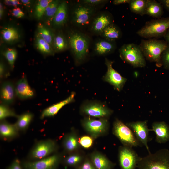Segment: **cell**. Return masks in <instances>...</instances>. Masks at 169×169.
Instances as JSON below:
<instances>
[{
  "label": "cell",
  "mask_w": 169,
  "mask_h": 169,
  "mask_svg": "<svg viewBox=\"0 0 169 169\" xmlns=\"http://www.w3.org/2000/svg\"><path fill=\"white\" fill-rule=\"evenodd\" d=\"M139 46L146 59L155 63L158 67L161 66V55L167 46L165 40L155 38L142 39Z\"/></svg>",
  "instance_id": "obj_1"
},
{
  "label": "cell",
  "mask_w": 169,
  "mask_h": 169,
  "mask_svg": "<svg viewBox=\"0 0 169 169\" xmlns=\"http://www.w3.org/2000/svg\"><path fill=\"white\" fill-rule=\"evenodd\" d=\"M169 29V17L147 21L136 34L146 39L163 37Z\"/></svg>",
  "instance_id": "obj_2"
},
{
  "label": "cell",
  "mask_w": 169,
  "mask_h": 169,
  "mask_svg": "<svg viewBox=\"0 0 169 169\" xmlns=\"http://www.w3.org/2000/svg\"><path fill=\"white\" fill-rule=\"evenodd\" d=\"M137 167L138 169H169V150L161 149L140 157Z\"/></svg>",
  "instance_id": "obj_3"
},
{
  "label": "cell",
  "mask_w": 169,
  "mask_h": 169,
  "mask_svg": "<svg viewBox=\"0 0 169 169\" xmlns=\"http://www.w3.org/2000/svg\"><path fill=\"white\" fill-rule=\"evenodd\" d=\"M120 56L134 68H142L146 64V59L139 45L133 43L124 44L119 49Z\"/></svg>",
  "instance_id": "obj_4"
},
{
  "label": "cell",
  "mask_w": 169,
  "mask_h": 169,
  "mask_svg": "<svg viewBox=\"0 0 169 169\" xmlns=\"http://www.w3.org/2000/svg\"><path fill=\"white\" fill-rule=\"evenodd\" d=\"M113 131V134L124 146L131 148L142 146V145L137 140L131 129L118 119L116 120L114 122Z\"/></svg>",
  "instance_id": "obj_5"
},
{
  "label": "cell",
  "mask_w": 169,
  "mask_h": 169,
  "mask_svg": "<svg viewBox=\"0 0 169 169\" xmlns=\"http://www.w3.org/2000/svg\"><path fill=\"white\" fill-rule=\"evenodd\" d=\"M69 43L77 61H81L88 52V39L83 34L78 32H74L70 35Z\"/></svg>",
  "instance_id": "obj_6"
},
{
  "label": "cell",
  "mask_w": 169,
  "mask_h": 169,
  "mask_svg": "<svg viewBox=\"0 0 169 169\" xmlns=\"http://www.w3.org/2000/svg\"><path fill=\"white\" fill-rule=\"evenodd\" d=\"M57 145L53 140L48 139L36 143L29 153V157L32 159L38 160L47 157L54 152Z\"/></svg>",
  "instance_id": "obj_7"
},
{
  "label": "cell",
  "mask_w": 169,
  "mask_h": 169,
  "mask_svg": "<svg viewBox=\"0 0 169 169\" xmlns=\"http://www.w3.org/2000/svg\"><path fill=\"white\" fill-rule=\"evenodd\" d=\"M140 157L132 148L124 146L119 149V161L121 169H135Z\"/></svg>",
  "instance_id": "obj_8"
},
{
  "label": "cell",
  "mask_w": 169,
  "mask_h": 169,
  "mask_svg": "<svg viewBox=\"0 0 169 169\" xmlns=\"http://www.w3.org/2000/svg\"><path fill=\"white\" fill-rule=\"evenodd\" d=\"M147 121H137L126 123L132 130L137 140L144 146L147 150L148 154L150 151L148 145L149 132L152 131L148 128Z\"/></svg>",
  "instance_id": "obj_9"
},
{
  "label": "cell",
  "mask_w": 169,
  "mask_h": 169,
  "mask_svg": "<svg viewBox=\"0 0 169 169\" xmlns=\"http://www.w3.org/2000/svg\"><path fill=\"white\" fill-rule=\"evenodd\" d=\"M105 64L107 67V71L103 77L104 80L113 86L118 91L121 90L127 79L122 76L113 68V61L105 59Z\"/></svg>",
  "instance_id": "obj_10"
},
{
  "label": "cell",
  "mask_w": 169,
  "mask_h": 169,
  "mask_svg": "<svg viewBox=\"0 0 169 169\" xmlns=\"http://www.w3.org/2000/svg\"><path fill=\"white\" fill-rule=\"evenodd\" d=\"M83 125L87 131L94 137L105 132L109 125L108 120L106 119L95 120L89 118L84 120Z\"/></svg>",
  "instance_id": "obj_11"
},
{
  "label": "cell",
  "mask_w": 169,
  "mask_h": 169,
  "mask_svg": "<svg viewBox=\"0 0 169 169\" xmlns=\"http://www.w3.org/2000/svg\"><path fill=\"white\" fill-rule=\"evenodd\" d=\"M59 159L58 155L53 154L35 161L26 162L24 166L25 169H54Z\"/></svg>",
  "instance_id": "obj_12"
},
{
  "label": "cell",
  "mask_w": 169,
  "mask_h": 169,
  "mask_svg": "<svg viewBox=\"0 0 169 169\" xmlns=\"http://www.w3.org/2000/svg\"><path fill=\"white\" fill-rule=\"evenodd\" d=\"M94 12L91 6L85 4L78 6L74 12L73 19L77 25L84 26L89 23Z\"/></svg>",
  "instance_id": "obj_13"
},
{
  "label": "cell",
  "mask_w": 169,
  "mask_h": 169,
  "mask_svg": "<svg viewBox=\"0 0 169 169\" xmlns=\"http://www.w3.org/2000/svg\"><path fill=\"white\" fill-rule=\"evenodd\" d=\"M82 110L87 115L99 118L108 117L112 113V111L106 106L97 103L86 105L83 107Z\"/></svg>",
  "instance_id": "obj_14"
},
{
  "label": "cell",
  "mask_w": 169,
  "mask_h": 169,
  "mask_svg": "<svg viewBox=\"0 0 169 169\" xmlns=\"http://www.w3.org/2000/svg\"><path fill=\"white\" fill-rule=\"evenodd\" d=\"M152 131L156 134V141L163 143L169 140V127L164 121L155 122L152 125Z\"/></svg>",
  "instance_id": "obj_15"
},
{
  "label": "cell",
  "mask_w": 169,
  "mask_h": 169,
  "mask_svg": "<svg viewBox=\"0 0 169 169\" xmlns=\"http://www.w3.org/2000/svg\"><path fill=\"white\" fill-rule=\"evenodd\" d=\"M75 95L74 92H72L70 95L64 100L44 109L41 114L40 118L43 119L46 117L54 116L63 107L74 101Z\"/></svg>",
  "instance_id": "obj_16"
},
{
  "label": "cell",
  "mask_w": 169,
  "mask_h": 169,
  "mask_svg": "<svg viewBox=\"0 0 169 169\" xmlns=\"http://www.w3.org/2000/svg\"><path fill=\"white\" fill-rule=\"evenodd\" d=\"M15 90L16 95L21 99H28L33 97L34 95L33 90L25 77L22 78L18 81Z\"/></svg>",
  "instance_id": "obj_17"
},
{
  "label": "cell",
  "mask_w": 169,
  "mask_h": 169,
  "mask_svg": "<svg viewBox=\"0 0 169 169\" xmlns=\"http://www.w3.org/2000/svg\"><path fill=\"white\" fill-rule=\"evenodd\" d=\"M111 17L109 14H102L96 17L93 20L92 30L96 33H102L104 29L112 23Z\"/></svg>",
  "instance_id": "obj_18"
},
{
  "label": "cell",
  "mask_w": 169,
  "mask_h": 169,
  "mask_svg": "<svg viewBox=\"0 0 169 169\" xmlns=\"http://www.w3.org/2000/svg\"><path fill=\"white\" fill-rule=\"evenodd\" d=\"M16 94L15 88L10 82H6L3 84L1 91V98L4 104H10L14 101Z\"/></svg>",
  "instance_id": "obj_19"
},
{
  "label": "cell",
  "mask_w": 169,
  "mask_h": 169,
  "mask_svg": "<svg viewBox=\"0 0 169 169\" xmlns=\"http://www.w3.org/2000/svg\"><path fill=\"white\" fill-rule=\"evenodd\" d=\"M163 8L159 2L154 0H147L145 15L157 18H161L164 13Z\"/></svg>",
  "instance_id": "obj_20"
},
{
  "label": "cell",
  "mask_w": 169,
  "mask_h": 169,
  "mask_svg": "<svg viewBox=\"0 0 169 169\" xmlns=\"http://www.w3.org/2000/svg\"><path fill=\"white\" fill-rule=\"evenodd\" d=\"M19 131L14 124L3 121L0 124V135L2 138L9 140L16 137L18 135Z\"/></svg>",
  "instance_id": "obj_21"
},
{
  "label": "cell",
  "mask_w": 169,
  "mask_h": 169,
  "mask_svg": "<svg viewBox=\"0 0 169 169\" xmlns=\"http://www.w3.org/2000/svg\"><path fill=\"white\" fill-rule=\"evenodd\" d=\"M92 161L96 169H112L115 165L104 156L99 153L94 154Z\"/></svg>",
  "instance_id": "obj_22"
},
{
  "label": "cell",
  "mask_w": 169,
  "mask_h": 169,
  "mask_svg": "<svg viewBox=\"0 0 169 169\" xmlns=\"http://www.w3.org/2000/svg\"><path fill=\"white\" fill-rule=\"evenodd\" d=\"M67 18V4L65 1L59 4L53 21L54 25L61 26L64 24Z\"/></svg>",
  "instance_id": "obj_23"
},
{
  "label": "cell",
  "mask_w": 169,
  "mask_h": 169,
  "mask_svg": "<svg viewBox=\"0 0 169 169\" xmlns=\"http://www.w3.org/2000/svg\"><path fill=\"white\" fill-rule=\"evenodd\" d=\"M116 46L114 42L106 39L100 40L95 44V50L99 55H104L113 52Z\"/></svg>",
  "instance_id": "obj_24"
},
{
  "label": "cell",
  "mask_w": 169,
  "mask_h": 169,
  "mask_svg": "<svg viewBox=\"0 0 169 169\" xmlns=\"http://www.w3.org/2000/svg\"><path fill=\"white\" fill-rule=\"evenodd\" d=\"M101 33L105 39L112 42L119 39L121 36L120 29L113 23L107 26Z\"/></svg>",
  "instance_id": "obj_25"
},
{
  "label": "cell",
  "mask_w": 169,
  "mask_h": 169,
  "mask_svg": "<svg viewBox=\"0 0 169 169\" xmlns=\"http://www.w3.org/2000/svg\"><path fill=\"white\" fill-rule=\"evenodd\" d=\"M33 117V115L26 112L18 115L16 122L14 124L19 131H24L28 128Z\"/></svg>",
  "instance_id": "obj_26"
},
{
  "label": "cell",
  "mask_w": 169,
  "mask_h": 169,
  "mask_svg": "<svg viewBox=\"0 0 169 169\" xmlns=\"http://www.w3.org/2000/svg\"><path fill=\"white\" fill-rule=\"evenodd\" d=\"M147 0H131L128 3L131 11L136 14L143 16L145 12Z\"/></svg>",
  "instance_id": "obj_27"
},
{
  "label": "cell",
  "mask_w": 169,
  "mask_h": 169,
  "mask_svg": "<svg viewBox=\"0 0 169 169\" xmlns=\"http://www.w3.org/2000/svg\"><path fill=\"white\" fill-rule=\"evenodd\" d=\"M78 142L76 136L74 134L71 133L65 137L63 142L64 147L67 151H73L78 147Z\"/></svg>",
  "instance_id": "obj_28"
},
{
  "label": "cell",
  "mask_w": 169,
  "mask_h": 169,
  "mask_svg": "<svg viewBox=\"0 0 169 169\" xmlns=\"http://www.w3.org/2000/svg\"><path fill=\"white\" fill-rule=\"evenodd\" d=\"M1 35L3 39L6 41L11 42L18 40L19 37L17 29L12 27H8L2 30Z\"/></svg>",
  "instance_id": "obj_29"
},
{
  "label": "cell",
  "mask_w": 169,
  "mask_h": 169,
  "mask_svg": "<svg viewBox=\"0 0 169 169\" xmlns=\"http://www.w3.org/2000/svg\"><path fill=\"white\" fill-rule=\"evenodd\" d=\"M38 34L50 45L53 40V36L51 32L41 23L38 24Z\"/></svg>",
  "instance_id": "obj_30"
},
{
  "label": "cell",
  "mask_w": 169,
  "mask_h": 169,
  "mask_svg": "<svg viewBox=\"0 0 169 169\" xmlns=\"http://www.w3.org/2000/svg\"><path fill=\"white\" fill-rule=\"evenodd\" d=\"M52 1L51 0H40L38 1L35 11V14L38 18L40 19L43 17L47 7Z\"/></svg>",
  "instance_id": "obj_31"
},
{
  "label": "cell",
  "mask_w": 169,
  "mask_h": 169,
  "mask_svg": "<svg viewBox=\"0 0 169 169\" xmlns=\"http://www.w3.org/2000/svg\"><path fill=\"white\" fill-rule=\"evenodd\" d=\"M36 44L37 48L42 52L50 54L52 52L50 44L44 40L38 34L37 35Z\"/></svg>",
  "instance_id": "obj_32"
},
{
  "label": "cell",
  "mask_w": 169,
  "mask_h": 169,
  "mask_svg": "<svg viewBox=\"0 0 169 169\" xmlns=\"http://www.w3.org/2000/svg\"><path fill=\"white\" fill-rule=\"evenodd\" d=\"M59 4L58 0H52L46 8L44 13L46 16L53 20Z\"/></svg>",
  "instance_id": "obj_33"
},
{
  "label": "cell",
  "mask_w": 169,
  "mask_h": 169,
  "mask_svg": "<svg viewBox=\"0 0 169 169\" xmlns=\"http://www.w3.org/2000/svg\"><path fill=\"white\" fill-rule=\"evenodd\" d=\"M54 44L55 49L58 51L64 50L68 46L66 40L60 34H59L55 37L54 40Z\"/></svg>",
  "instance_id": "obj_34"
},
{
  "label": "cell",
  "mask_w": 169,
  "mask_h": 169,
  "mask_svg": "<svg viewBox=\"0 0 169 169\" xmlns=\"http://www.w3.org/2000/svg\"><path fill=\"white\" fill-rule=\"evenodd\" d=\"M4 55L11 67L13 68L17 55L16 50L14 49H8L4 53Z\"/></svg>",
  "instance_id": "obj_35"
},
{
  "label": "cell",
  "mask_w": 169,
  "mask_h": 169,
  "mask_svg": "<svg viewBox=\"0 0 169 169\" xmlns=\"http://www.w3.org/2000/svg\"><path fill=\"white\" fill-rule=\"evenodd\" d=\"M17 115L15 112L5 105H1L0 106V119L3 120L9 117H17Z\"/></svg>",
  "instance_id": "obj_36"
},
{
  "label": "cell",
  "mask_w": 169,
  "mask_h": 169,
  "mask_svg": "<svg viewBox=\"0 0 169 169\" xmlns=\"http://www.w3.org/2000/svg\"><path fill=\"white\" fill-rule=\"evenodd\" d=\"M161 66L166 69L169 70V46L162 53L161 57Z\"/></svg>",
  "instance_id": "obj_37"
},
{
  "label": "cell",
  "mask_w": 169,
  "mask_h": 169,
  "mask_svg": "<svg viewBox=\"0 0 169 169\" xmlns=\"http://www.w3.org/2000/svg\"><path fill=\"white\" fill-rule=\"evenodd\" d=\"M81 159V157L80 156L74 154L67 157L65 160V161L68 165H74L79 162Z\"/></svg>",
  "instance_id": "obj_38"
},
{
  "label": "cell",
  "mask_w": 169,
  "mask_h": 169,
  "mask_svg": "<svg viewBox=\"0 0 169 169\" xmlns=\"http://www.w3.org/2000/svg\"><path fill=\"white\" fill-rule=\"evenodd\" d=\"M79 142L83 147L88 148L91 146L93 141L91 138L89 136H85L80 138Z\"/></svg>",
  "instance_id": "obj_39"
},
{
  "label": "cell",
  "mask_w": 169,
  "mask_h": 169,
  "mask_svg": "<svg viewBox=\"0 0 169 169\" xmlns=\"http://www.w3.org/2000/svg\"><path fill=\"white\" fill-rule=\"evenodd\" d=\"M106 1L102 0H85L83 1V3L84 4L92 7L97 5Z\"/></svg>",
  "instance_id": "obj_40"
},
{
  "label": "cell",
  "mask_w": 169,
  "mask_h": 169,
  "mask_svg": "<svg viewBox=\"0 0 169 169\" xmlns=\"http://www.w3.org/2000/svg\"><path fill=\"white\" fill-rule=\"evenodd\" d=\"M12 14L13 16L18 18H21L24 15V13L21 9L19 7H16L13 9Z\"/></svg>",
  "instance_id": "obj_41"
},
{
  "label": "cell",
  "mask_w": 169,
  "mask_h": 169,
  "mask_svg": "<svg viewBox=\"0 0 169 169\" xmlns=\"http://www.w3.org/2000/svg\"><path fill=\"white\" fill-rule=\"evenodd\" d=\"M8 169H22L19 161L17 159L15 160L10 166Z\"/></svg>",
  "instance_id": "obj_42"
},
{
  "label": "cell",
  "mask_w": 169,
  "mask_h": 169,
  "mask_svg": "<svg viewBox=\"0 0 169 169\" xmlns=\"http://www.w3.org/2000/svg\"><path fill=\"white\" fill-rule=\"evenodd\" d=\"M94 165L90 161H85L81 166L79 169H95Z\"/></svg>",
  "instance_id": "obj_43"
},
{
  "label": "cell",
  "mask_w": 169,
  "mask_h": 169,
  "mask_svg": "<svg viewBox=\"0 0 169 169\" xmlns=\"http://www.w3.org/2000/svg\"><path fill=\"white\" fill-rule=\"evenodd\" d=\"M4 2L7 5L14 6H16L21 4L19 1L16 0H6Z\"/></svg>",
  "instance_id": "obj_44"
},
{
  "label": "cell",
  "mask_w": 169,
  "mask_h": 169,
  "mask_svg": "<svg viewBox=\"0 0 169 169\" xmlns=\"http://www.w3.org/2000/svg\"><path fill=\"white\" fill-rule=\"evenodd\" d=\"M158 1L162 5L163 8L169 12V0H160Z\"/></svg>",
  "instance_id": "obj_45"
},
{
  "label": "cell",
  "mask_w": 169,
  "mask_h": 169,
  "mask_svg": "<svg viewBox=\"0 0 169 169\" xmlns=\"http://www.w3.org/2000/svg\"><path fill=\"white\" fill-rule=\"evenodd\" d=\"M131 0H114L113 1V3L114 5H117L122 4L128 3L130 2Z\"/></svg>",
  "instance_id": "obj_46"
},
{
  "label": "cell",
  "mask_w": 169,
  "mask_h": 169,
  "mask_svg": "<svg viewBox=\"0 0 169 169\" xmlns=\"http://www.w3.org/2000/svg\"><path fill=\"white\" fill-rule=\"evenodd\" d=\"M163 37L167 43V45L169 46V29L168 30Z\"/></svg>",
  "instance_id": "obj_47"
},
{
  "label": "cell",
  "mask_w": 169,
  "mask_h": 169,
  "mask_svg": "<svg viewBox=\"0 0 169 169\" xmlns=\"http://www.w3.org/2000/svg\"><path fill=\"white\" fill-rule=\"evenodd\" d=\"M4 66L2 64H1L0 65V77H2L4 73Z\"/></svg>",
  "instance_id": "obj_48"
},
{
  "label": "cell",
  "mask_w": 169,
  "mask_h": 169,
  "mask_svg": "<svg viewBox=\"0 0 169 169\" xmlns=\"http://www.w3.org/2000/svg\"><path fill=\"white\" fill-rule=\"evenodd\" d=\"M3 13V8L2 4L0 3V17L2 18Z\"/></svg>",
  "instance_id": "obj_49"
},
{
  "label": "cell",
  "mask_w": 169,
  "mask_h": 169,
  "mask_svg": "<svg viewBox=\"0 0 169 169\" xmlns=\"http://www.w3.org/2000/svg\"><path fill=\"white\" fill-rule=\"evenodd\" d=\"M21 2L26 5H29L30 3V2L28 0H22Z\"/></svg>",
  "instance_id": "obj_50"
}]
</instances>
